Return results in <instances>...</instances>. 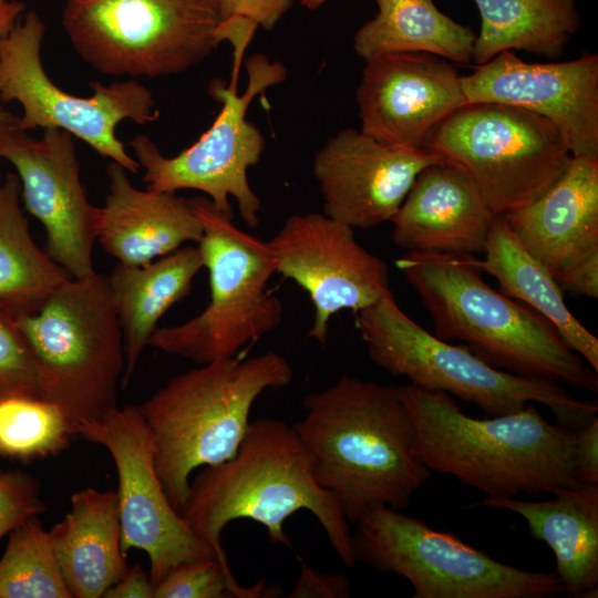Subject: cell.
<instances>
[{"instance_id": "16", "label": "cell", "mask_w": 598, "mask_h": 598, "mask_svg": "<svg viewBox=\"0 0 598 598\" xmlns=\"http://www.w3.org/2000/svg\"><path fill=\"white\" fill-rule=\"evenodd\" d=\"M0 158L16 168L21 202L45 229L47 254L74 279L95 274L93 246L100 207L86 196L72 135L47 128L35 140L17 124L1 147Z\"/></svg>"}, {"instance_id": "13", "label": "cell", "mask_w": 598, "mask_h": 598, "mask_svg": "<svg viewBox=\"0 0 598 598\" xmlns=\"http://www.w3.org/2000/svg\"><path fill=\"white\" fill-rule=\"evenodd\" d=\"M44 33L41 17L30 11L0 41V102L17 101L21 105L23 114L17 122L20 130L65 131L127 172L137 173L141 166L126 152L115 128L124 120L138 124L156 121L158 111L151 91L134 79L109 85L93 82L89 97L61 90L42 64Z\"/></svg>"}, {"instance_id": "23", "label": "cell", "mask_w": 598, "mask_h": 598, "mask_svg": "<svg viewBox=\"0 0 598 598\" xmlns=\"http://www.w3.org/2000/svg\"><path fill=\"white\" fill-rule=\"evenodd\" d=\"M546 501L486 497L474 506L520 515L554 553L556 575L571 598L598 595V484L580 483Z\"/></svg>"}, {"instance_id": "26", "label": "cell", "mask_w": 598, "mask_h": 598, "mask_svg": "<svg viewBox=\"0 0 598 598\" xmlns=\"http://www.w3.org/2000/svg\"><path fill=\"white\" fill-rule=\"evenodd\" d=\"M484 259L467 255L481 272L493 276L504 295L536 310L558 330L569 349L598 372V339L569 310L558 282L518 241L503 216H496Z\"/></svg>"}, {"instance_id": "6", "label": "cell", "mask_w": 598, "mask_h": 598, "mask_svg": "<svg viewBox=\"0 0 598 598\" xmlns=\"http://www.w3.org/2000/svg\"><path fill=\"white\" fill-rule=\"evenodd\" d=\"M17 320L35 359L40 398L62 411L74 433L117 406L125 353L107 276L70 278Z\"/></svg>"}, {"instance_id": "33", "label": "cell", "mask_w": 598, "mask_h": 598, "mask_svg": "<svg viewBox=\"0 0 598 598\" xmlns=\"http://www.w3.org/2000/svg\"><path fill=\"white\" fill-rule=\"evenodd\" d=\"M293 2L295 0H217L220 20L217 39L219 43L228 41L234 48L231 79H238L241 58L256 30H272Z\"/></svg>"}, {"instance_id": "32", "label": "cell", "mask_w": 598, "mask_h": 598, "mask_svg": "<svg viewBox=\"0 0 598 598\" xmlns=\"http://www.w3.org/2000/svg\"><path fill=\"white\" fill-rule=\"evenodd\" d=\"M276 594L264 581L243 587L234 578L228 563L217 557L187 561L173 568L155 585L154 598H258Z\"/></svg>"}, {"instance_id": "40", "label": "cell", "mask_w": 598, "mask_h": 598, "mask_svg": "<svg viewBox=\"0 0 598 598\" xmlns=\"http://www.w3.org/2000/svg\"><path fill=\"white\" fill-rule=\"evenodd\" d=\"M18 117L8 112L0 103V151L12 131L17 127Z\"/></svg>"}, {"instance_id": "14", "label": "cell", "mask_w": 598, "mask_h": 598, "mask_svg": "<svg viewBox=\"0 0 598 598\" xmlns=\"http://www.w3.org/2000/svg\"><path fill=\"white\" fill-rule=\"evenodd\" d=\"M75 436L104 446L116 466L121 549L144 550L154 586L187 561L217 557L169 502L157 475L148 427L138 405L114 408L103 417L75 426Z\"/></svg>"}, {"instance_id": "18", "label": "cell", "mask_w": 598, "mask_h": 598, "mask_svg": "<svg viewBox=\"0 0 598 598\" xmlns=\"http://www.w3.org/2000/svg\"><path fill=\"white\" fill-rule=\"evenodd\" d=\"M503 217L558 285L598 298V155L573 156L542 196Z\"/></svg>"}, {"instance_id": "38", "label": "cell", "mask_w": 598, "mask_h": 598, "mask_svg": "<svg viewBox=\"0 0 598 598\" xmlns=\"http://www.w3.org/2000/svg\"><path fill=\"white\" fill-rule=\"evenodd\" d=\"M154 591L150 574L136 564L105 591L103 598H154Z\"/></svg>"}, {"instance_id": "20", "label": "cell", "mask_w": 598, "mask_h": 598, "mask_svg": "<svg viewBox=\"0 0 598 598\" xmlns=\"http://www.w3.org/2000/svg\"><path fill=\"white\" fill-rule=\"evenodd\" d=\"M364 134L385 144L423 148L431 131L467 103L462 75L427 53H391L365 61L357 89Z\"/></svg>"}, {"instance_id": "22", "label": "cell", "mask_w": 598, "mask_h": 598, "mask_svg": "<svg viewBox=\"0 0 598 598\" xmlns=\"http://www.w3.org/2000/svg\"><path fill=\"white\" fill-rule=\"evenodd\" d=\"M106 174L109 194L100 207L96 240L120 264L145 265L200 240L203 225L190 198L138 189L116 162Z\"/></svg>"}, {"instance_id": "25", "label": "cell", "mask_w": 598, "mask_h": 598, "mask_svg": "<svg viewBox=\"0 0 598 598\" xmlns=\"http://www.w3.org/2000/svg\"><path fill=\"white\" fill-rule=\"evenodd\" d=\"M203 268L199 247L187 246L141 266L118 262L107 276L124 341L121 388L127 386L161 318L190 292Z\"/></svg>"}, {"instance_id": "7", "label": "cell", "mask_w": 598, "mask_h": 598, "mask_svg": "<svg viewBox=\"0 0 598 598\" xmlns=\"http://www.w3.org/2000/svg\"><path fill=\"white\" fill-rule=\"evenodd\" d=\"M355 316L370 359L412 385L453 394L489 416L516 412L529 403L543 404L559 425L571 431L597 416L596 402L577 400L558 383L499 370L466 347L430 333L403 312L392 291Z\"/></svg>"}, {"instance_id": "29", "label": "cell", "mask_w": 598, "mask_h": 598, "mask_svg": "<svg viewBox=\"0 0 598 598\" xmlns=\"http://www.w3.org/2000/svg\"><path fill=\"white\" fill-rule=\"evenodd\" d=\"M70 278L34 243L19 177L7 174L0 182V305L17 315L34 312Z\"/></svg>"}, {"instance_id": "10", "label": "cell", "mask_w": 598, "mask_h": 598, "mask_svg": "<svg viewBox=\"0 0 598 598\" xmlns=\"http://www.w3.org/2000/svg\"><path fill=\"white\" fill-rule=\"evenodd\" d=\"M351 534L355 563L405 578L414 598H544L565 594L556 573L501 563L452 533L386 505L363 514Z\"/></svg>"}, {"instance_id": "21", "label": "cell", "mask_w": 598, "mask_h": 598, "mask_svg": "<svg viewBox=\"0 0 598 598\" xmlns=\"http://www.w3.org/2000/svg\"><path fill=\"white\" fill-rule=\"evenodd\" d=\"M468 175L440 161L422 169L392 218V240L408 251H483L495 219Z\"/></svg>"}, {"instance_id": "35", "label": "cell", "mask_w": 598, "mask_h": 598, "mask_svg": "<svg viewBox=\"0 0 598 598\" xmlns=\"http://www.w3.org/2000/svg\"><path fill=\"white\" fill-rule=\"evenodd\" d=\"M45 509L38 478L20 470L0 472V539Z\"/></svg>"}, {"instance_id": "1", "label": "cell", "mask_w": 598, "mask_h": 598, "mask_svg": "<svg viewBox=\"0 0 598 598\" xmlns=\"http://www.w3.org/2000/svg\"><path fill=\"white\" fill-rule=\"evenodd\" d=\"M292 424L318 483L354 524L377 505L406 508L431 471L414 452V429L398 388L343 375L309 393Z\"/></svg>"}, {"instance_id": "36", "label": "cell", "mask_w": 598, "mask_h": 598, "mask_svg": "<svg viewBox=\"0 0 598 598\" xmlns=\"http://www.w3.org/2000/svg\"><path fill=\"white\" fill-rule=\"evenodd\" d=\"M350 581L342 574H324L301 561L300 574L289 592L290 598H347Z\"/></svg>"}, {"instance_id": "4", "label": "cell", "mask_w": 598, "mask_h": 598, "mask_svg": "<svg viewBox=\"0 0 598 598\" xmlns=\"http://www.w3.org/2000/svg\"><path fill=\"white\" fill-rule=\"evenodd\" d=\"M395 265L419 296L442 340H460L494 368L592 393L598 375L554 324L488 286L466 256L414 252Z\"/></svg>"}, {"instance_id": "2", "label": "cell", "mask_w": 598, "mask_h": 598, "mask_svg": "<svg viewBox=\"0 0 598 598\" xmlns=\"http://www.w3.org/2000/svg\"><path fill=\"white\" fill-rule=\"evenodd\" d=\"M396 388L413 424L414 452L430 471L491 498L555 495L580 484L575 431L549 423L533 403L475 419L446 392Z\"/></svg>"}, {"instance_id": "27", "label": "cell", "mask_w": 598, "mask_h": 598, "mask_svg": "<svg viewBox=\"0 0 598 598\" xmlns=\"http://www.w3.org/2000/svg\"><path fill=\"white\" fill-rule=\"evenodd\" d=\"M377 14L353 37L364 61L391 53H427L456 63L473 61L476 34L443 13L434 0H374Z\"/></svg>"}, {"instance_id": "39", "label": "cell", "mask_w": 598, "mask_h": 598, "mask_svg": "<svg viewBox=\"0 0 598 598\" xmlns=\"http://www.w3.org/2000/svg\"><path fill=\"white\" fill-rule=\"evenodd\" d=\"M20 0H0V41L11 31L24 12Z\"/></svg>"}, {"instance_id": "15", "label": "cell", "mask_w": 598, "mask_h": 598, "mask_svg": "<svg viewBox=\"0 0 598 598\" xmlns=\"http://www.w3.org/2000/svg\"><path fill=\"white\" fill-rule=\"evenodd\" d=\"M268 244L276 272L309 295L315 315L308 337L321 346L333 315L357 312L391 292L386 262L357 241L354 228L324 214L288 217Z\"/></svg>"}, {"instance_id": "11", "label": "cell", "mask_w": 598, "mask_h": 598, "mask_svg": "<svg viewBox=\"0 0 598 598\" xmlns=\"http://www.w3.org/2000/svg\"><path fill=\"white\" fill-rule=\"evenodd\" d=\"M217 0H66L62 24L79 55L115 76L183 73L219 44Z\"/></svg>"}, {"instance_id": "17", "label": "cell", "mask_w": 598, "mask_h": 598, "mask_svg": "<svg viewBox=\"0 0 598 598\" xmlns=\"http://www.w3.org/2000/svg\"><path fill=\"white\" fill-rule=\"evenodd\" d=\"M467 102L517 106L550 121L573 156L598 155V55L529 63L503 51L462 75Z\"/></svg>"}, {"instance_id": "24", "label": "cell", "mask_w": 598, "mask_h": 598, "mask_svg": "<svg viewBox=\"0 0 598 598\" xmlns=\"http://www.w3.org/2000/svg\"><path fill=\"white\" fill-rule=\"evenodd\" d=\"M61 575L73 598H100L130 568L121 549L116 492L85 488L48 532Z\"/></svg>"}, {"instance_id": "31", "label": "cell", "mask_w": 598, "mask_h": 598, "mask_svg": "<svg viewBox=\"0 0 598 598\" xmlns=\"http://www.w3.org/2000/svg\"><path fill=\"white\" fill-rule=\"evenodd\" d=\"M73 436L71 423L53 403L25 395L0 400V457L28 463L56 455Z\"/></svg>"}, {"instance_id": "19", "label": "cell", "mask_w": 598, "mask_h": 598, "mask_svg": "<svg viewBox=\"0 0 598 598\" xmlns=\"http://www.w3.org/2000/svg\"><path fill=\"white\" fill-rule=\"evenodd\" d=\"M440 161L424 148L399 147L360 130H341L313 158L323 214L354 229L391 221L419 173Z\"/></svg>"}, {"instance_id": "30", "label": "cell", "mask_w": 598, "mask_h": 598, "mask_svg": "<svg viewBox=\"0 0 598 598\" xmlns=\"http://www.w3.org/2000/svg\"><path fill=\"white\" fill-rule=\"evenodd\" d=\"M0 598H73L37 516L9 533L0 559Z\"/></svg>"}, {"instance_id": "8", "label": "cell", "mask_w": 598, "mask_h": 598, "mask_svg": "<svg viewBox=\"0 0 598 598\" xmlns=\"http://www.w3.org/2000/svg\"><path fill=\"white\" fill-rule=\"evenodd\" d=\"M190 199L203 225L197 244L208 270L209 302L184 323L158 327L148 346L205 364L235 357L275 330L283 307L268 289L276 274L268 241L236 227L208 198Z\"/></svg>"}, {"instance_id": "12", "label": "cell", "mask_w": 598, "mask_h": 598, "mask_svg": "<svg viewBox=\"0 0 598 598\" xmlns=\"http://www.w3.org/2000/svg\"><path fill=\"white\" fill-rule=\"evenodd\" d=\"M248 82L238 94L237 82L221 79L209 83L208 92L221 109L212 126L189 147L173 157L164 156L146 135L131 141L135 159L144 169L146 188L176 193L196 189L225 216L233 218L230 198L237 202L243 221L259 225L262 204L248 181V169L257 165L265 150L260 130L247 120L251 101L267 89L282 83L287 69L264 54L246 60Z\"/></svg>"}, {"instance_id": "9", "label": "cell", "mask_w": 598, "mask_h": 598, "mask_svg": "<svg viewBox=\"0 0 598 598\" xmlns=\"http://www.w3.org/2000/svg\"><path fill=\"white\" fill-rule=\"evenodd\" d=\"M423 148L465 172L495 216L536 200L573 157L550 121L492 102L455 110L431 131Z\"/></svg>"}, {"instance_id": "3", "label": "cell", "mask_w": 598, "mask_h": 598, "mask_svg": "<svg viewBox=\"0 0 598 598\" xmlns=\"http://www.w3.org/2000/svg\"><path fill=\"white\" fill-rule=\"evenodd\" d=\"M299 509L318 519L333 551L354 567L349 522L338 498L318 483L311 453L292 425L262 417L249 422L231 458L204 466L189 482L181 515L226 558L220 536L231 520L252 519L271 543L289 545L283 525Z\"/></svg>"}, {"instance_id": "5", "label": "cell", "mask_w": 598, "mask_h": 598, "mask_svg": "<svg viewBox=\"0 0 598 598\" xmlns=\"http://www.w3.org/2000/svg\"><path fill=\"white\" fill-rule=\"evenodd\" d=\"M292 379L290 362L278 352L235 355L171 378L138 405L152 437L157 475L176 511L184 506L195 468L236 454L256 399Z\"/></svg>"}, {"instance_id": "41", "label": "cell", "mask_w": 598, "mask_h": 598, "mask_svg": "<svg viewBox=\"0 0 598 598\" xmlns=\"http://www.w3.org/2000/svg\"><path fill=\"white\" fill-rule=\"evenodd\" d=\"M328 0H300L302 7L309 10H316L320 8Z\"/></svg>"}, {"instance_id": "37", "label": "cell", "mask_w": 598, "mask_h": 598, "mask_svg": "<svg viewBox=\"0 0 598 598\" xmlns=\"http://www.w3.org/2000/svg\"><path fill=\"white\" fill-rule=\"evenodd\" d=\"M576 476L578 482L598 484V417L575 431Z\"/></svg>"}, {"instance_id": "34", "label": "cell", "mask_w": 598, "mask_h": 598, "mask_svg": "<svg viewBox=\"0 0 598 598\" xmlns=\"http://www.w3.org/2000/svg\"><path fill=\"white\" fill-rule=\"evenodd\" d=\"M39 396L38 368L17 313L0 305V400Z\"/></svg>"}, {"instance_id": "28", "label": "cell", "mask_w": 598, "mask_h": 598, "mask_svg": "<svg viewBox=\"0 0 598 598\" xmlns=\"http://www.w3.org/2000/svg\"><path fill=\"white\" fill-rule=\"evenodd\" d=\"M481 28L473 61L483 64L503 51L557 58L580 24L576 0H473Z\"/></svg>"}]
</instances>
